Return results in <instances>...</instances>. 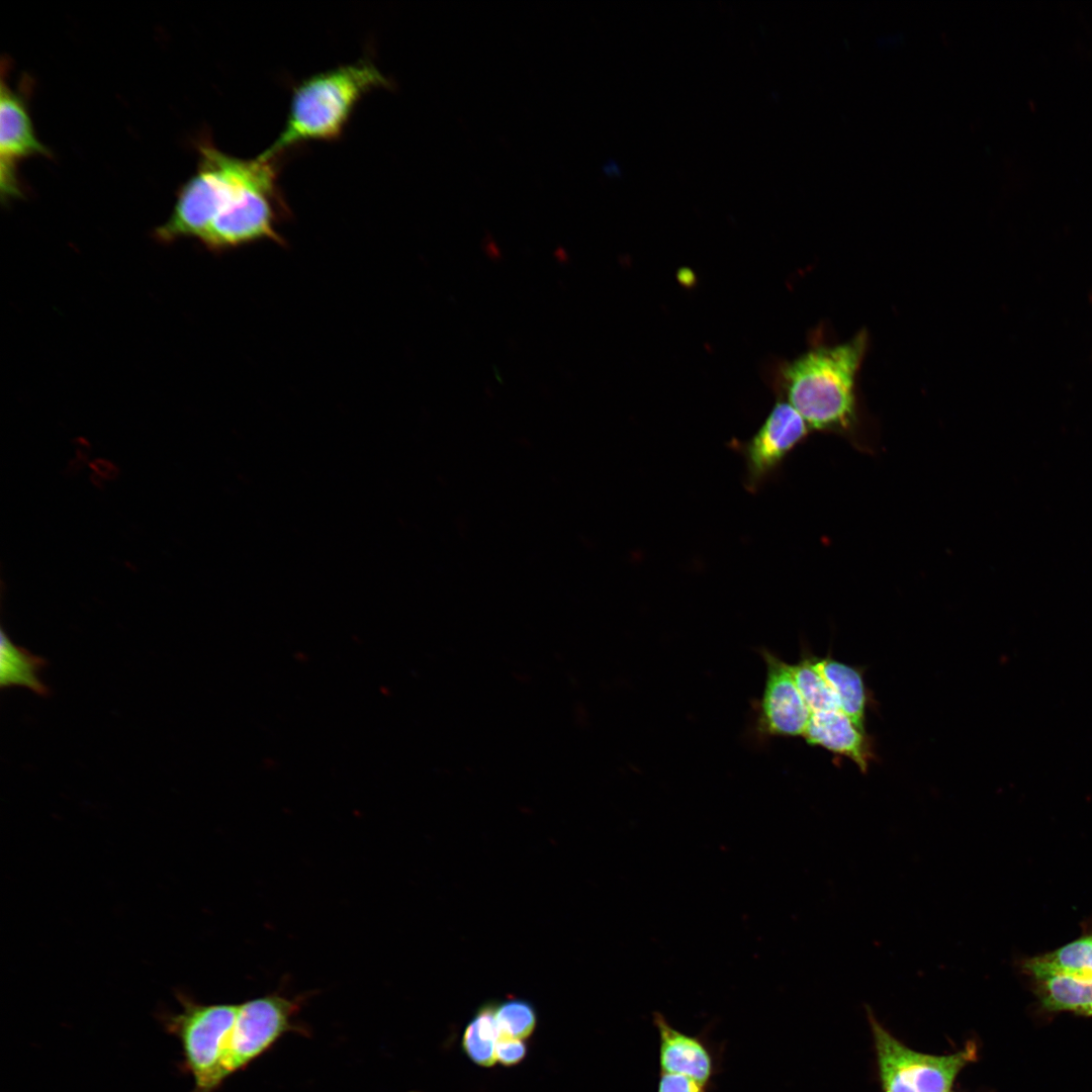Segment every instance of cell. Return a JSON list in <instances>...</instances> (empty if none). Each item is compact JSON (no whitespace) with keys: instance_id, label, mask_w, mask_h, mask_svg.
Masks as SVG:
<instances>
[{"instance_id":"obj_1","label":"cell","mask_w":1092,"mask_h":1092,"mask_svg":"<svg viewBox=\"0 0 1092 1092\" xmlns=\"http://www.w3.org/2000/svg\"><path fill=\"white\" fill-rule=\"evenodd\" d=\"M198 150V168L180 188L170 217L155 231L156 239L169 243L193 237L212 252L261 240L283 244L276 224L288 210L275 159H240L209 142L199 144Z\"/></svg>"},{"instance_id":"obj_2","label":"cell","mask_w":1092,"mask_h":1092,"mask_svg":"<svg viewBox=\"0 0 1092 1092\" xmlns=\"http://www.w3.org/2000/svg\"><path fill=\"white\" fill-rule=\"evenodd\" d=\"M868 344V333L861 331L841 343L816 345L785 365L783 386L785 401L811 431L833 434L859 452L875 454L878 428L857 389Z\"/></svg>"},{"instance_id":"obj_3","label":"cell","mask_w":1092,"mask_h":1092,"mask_svg":"<svg viewBox=\"0 0 1092 1092\" xmlns=\"http://www.w3.org/2000/svg\"><path fill=\"white\" fill-rule=\"evenodd\" d=\"M391 85L367 60L305 78L293 88L281 132L258 157L273 160L305 142L339 139L361 98L373 89Z\"/></svg>"},{"instance_id":"obj_4","label":"cell","mask_w":1092,"mask_h":1092,"mask_svg":"<svg viewBox=\"0 0 1092 1092\" xmlns=\"http://www.w3.org/2000/svg\"><path fill=\"white\" fill-rule=\"evenodd\" d=\"M181 1010L164 1017L165 1027L183 1051V1068L194 1083L192 1092H215L228 1079L225 1058L238 1004H202L179 996Z\"/></svg>"},{"instance_id":"obj_5","label":"cell","mask_w":1092,"mask_h":1092,"mask_svg":"<svg viewBox=\"0 0 1092 1092\" xmlns=\"http://www.w3.org/2000/svg\"><path fill=\"white\" fill-rule=\"evenodd\" d=\"M302 997L269 994L238 1004L225 1059V1074L249 1067L288 1032H305L295 1022Z\"/></svg>"},{"instance_id":"obj_6","label":"cell","mask_w":1092,"mask_h":1092,"mask_svg":"<svg viewBox=\"0 0 1092 1092\" xmlns=\"http://www.w3.org/2000/svg\"><path fill=\"white\" fill-rule=\"evenodd\" d=\"M803 418L786 401H779L756 434L740 447L745 464V485L757 490L777 473L787 456L810 434Z\"/></svg>"},{"instance_id":"obj_7","label":"cell","mask_w":1092,"mask_h":1092,"mask_svg":"<svg viewBox=\"0 0 1092 1092\" xmlns=\"http://www.w3.org/2000/svg\"><path fill=\"white\" fill-rule=\"evenodd\" d=\"M766 666L764 689L758 704V729L768 736H803L811 711L803 699L789 664L763 649Z\"/></svg>"},{"instance_id":"obj_8","label":"cell","mask_w":1092,"mask_h":1092,"mask_svg":"<svg viewBox=\"0 0 1092 1092\" xmlns=\"http://www.w3.org/2000/svg\"><path fill=\"white\" fill-rule=\"evenodd\" d=\"M49 155L38 141L24 102L2 75L0 93V186L3 199L22 194L17 177V163L35 156Z\"/></svg>"},{"instance_id":"obj_9","label":"cell","mask_w":1092,"mask_h":1092,"mask_svg":"<svg viewBox=\"0 0 1092 1092\" xmlns=\"http://www.w3.org/2000/svg\"><path fill=\"white\" fill-rule=\"evenodd\" d=\"M658 1033L660 1072L679 1074L710 1085L719 1072L720 1052L704 1036L672 1026L663 1014L653 1013Z\"/></svg>"},{"instance_id":"obj_10","label":"cell","mask_w":1092,"mask_h":1092,"mask_svg":"<svg viewBox=\"0 0 1092 1092\" xmlns=\"http://www.w3.org/2000/svg\"><path fill=\"white\" fill-rule=\"evenodd\" d=\"M803 737L809 745L848 758L862 772L875 757L866 728L838 708L812 713Z\"/></svg>"},{"instance_id":"obj_11","label":"cell","mask_w":1092,"mask_h":1092,"mask_svg":"<svg viewBox=\"0 0 1092 1092\" xmlns=\"http://www.w3.org/2000/svg\"><path fill=\"white\" fill-rule=\"evenodd\" d=\"M897 1052L904 1079L914 1092H950L957 1076L975 1056L971 1044L937 1056L916 1052L899 1041Z\"/></svg>"},{"instance_id":"obj_12","label":"cell","mask_w":1092,"mask_h":1092,"mask_svg":"<svg viewBox=\"0 0 1092 1092\" xmlns=\"http://www.w3.org/2000/svg\"><path fill=\"white\" fill-rule=\"evenodd\" d=\"M1017 966L1027 978L1063 975L1092 979V917L1081 923V934L1075 939L1050 951L1022 957Z\"/></svg>"},{"instance_id":"obj_13","label":"cell","mask_w":1092,"mask_h":1092,"mask_svg":"<svg viewBox=\"0 0 1092 1092\" xmlns=\"http://www.w3.org/2000/svg\"><path fill=\"white\" fill-rule=\"evenodd\" d=\"M814 663L830 688L838 708L864 728L870 696L862 671L831 656H814Z\"/></svg>"},{"instance_id":"obj_14","label":"cell","mask_w":1092,"mask_h":1092,"mask_svg":"<svg viewBox=\"0 0 1092 1092\" xmlns=\"http://www.w3.org/2000/svg\"><path fill=\"white\" fill-rule=\"evenodd\" d=\"M1039 1006L1048 1012L1092 1016V979L1063 975L1028 978Z\"/></svg>"},{"instance_id":"obj_15","label":"cell","mask_w":1092,"mask_h":1092,"mask_svg":"<svg viewBox=\"0 0 1092 1092\" xmlns=\"http://www.w3.org/2000/svg\"><path fill=\"white\" fill-rule=\"evenodd\" d=\"M48 665L47 660L30 653L23 647L16 646L1 630L0 647V687L1 689L19 686L41 697L50 695V688L39 676Z\"/></svg>"},{"instance_id":"obj_16","label":"cell","mask_w":1092,"mask_h":1092,"mask_svg":"<svg viewBox=\"0 0 1092 1092\" xmlns=\"http://www.w3.org/2000/svg\"><path fill=\"white\" fill-rule=\"evenodd\" d=\"M496 1001L483 1003L466 1026L462 1049L478 1066L489 1068L495 1064V1044L500 1030L495 1018Z\"/></svg>"},{"instance_id":"obj_17","label":"cell","mask_w":1092,"mask_h":1092,"mask_svg":"<svg viewBox=\"0 0 1092 1092\" xmlns=\"http://www.w3.org/2000/svg\"><path fill=\"white\" fill-rule=\"evenodd\" d=\"M792 668L798 689L811 714L838 708L830 688L815 666L813 655L803 656L796 664H792Z\"/></svg>"},{"instance_id":"obj_18","label":"cell","mask_w":1092,"mask_h":1092,"mask_svg":"<svg viewBox=\"0 0 1092 1092\" xmlns=\"http://www.w3.org/2000/svg\"><path fill=\"white\" fill-rule=\"evenodd\" d=\"M880 1077L884 1092H913L905 1082L896 1052L897 1038L871 1019Z\"/></svg>"},{"instance_id":"obj_19","label":"cell","mask_w":1092,"mask_h":1092,"mask_svg":"<svg viewBox=\"0 0 1092 1092\" xmlns=\"http://www.w3.org/2000/svg\"><path fill=\"white\" fill-rule=\"evenodd\" d=\"M495 1018L500 1035L522 1040L533 1033L537 1022L534 1006L530 1002L518 998L497 1002Z\"/></svg>"},{"instance_id":"obj_20","label":"cell","mask_w":1092,"mask_h":1092,"mask_svg":"<svg viewBox=\"0 0 1092 1092\" xmlns=\"http://www.w3.org/2000/svg\"><path fill=\"white\" fill-rule=\"evenodd\" d=\"M709 1086L684 1075L660 1072L657 1092H708Z\"/></svg>"},{"instance_id":"obj_21","label":"cell","mask_w":1092,"mask_h":1092,"mask_svg":"<svg viewBox=\"0 0 1092 1092\" xmlns=\"http://www.w3.org/2000/svg\"><path fill=\"white\" fill-rule=\"evenodd\" d=\"M527 1054V1046L522 1039L500 1035L495 1044L496 1060L504 1066L520 1063Z\"/></svg>"}]
</instances>
